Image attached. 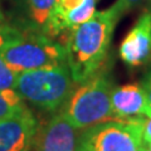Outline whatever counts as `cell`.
Instances as JSON below:
<instances>
[{
	"label": "cell",
	"mask_w": 151,
	"mask_h": 151,
	"mask_svg": "<svg viewBox=\"0 0 151 151\" xmlns=\"http://www.w3.org/2000/svg\"><path fill=\"white\" fill-rule=\"evenodd\" d=\"M113 88L107 72L94 73L73 89L60 112L78 130L117 120L111 103Z\"/></svg>",
	"instance_id": "3957f363"
},
{
	"label": "cell",
	"mask_w": 151,
	"mask_h": 151,
	"mask_svg": "<svg viewBox=\"0 0 151 151\" xmlns=\"http://www.w3.org/2000/svg\"><path fill=\"white\" fill-rule=\"evenodd\" d=\"M140 151H151V142H149V144H142Z\"/></svg>",
	"instance_id": "ac0fdd59"
},
{
	"label": "cell",
	"mask_w": 151,
	"mask_h": 151,
	"mask_svg": "<svg viewBox=\"0 0 151 151\" xmlns=\"http://www.w3.org/2000/svg\"><path fill=\"white\" fill-rule=\"evenodd\" d=\"M78 131L62 112H58L37 126L33 146L35 151H76Z\"/></svg>",
	"instance_id": "8992f818"
},
{
	"label": "cell",
	"mask_w": 151,
	"mask_h": 151,
	"mask_svg": "<svg viewBox=\"0 0 151 151\" xmlns=\"http://www.w3.org/2000/svg\"><path fill=\"white\" fill-rule=\"evenodd\" d=\"M0 58L14 73L67 63L65 48L44 33L0 28Z\"/></svg>",
	"instance_id": "7a4b0ae2"
},
{
	"label": "cell",
	"mask_w": 151,
	"mask_h": 151,
	"mask_svg": "<svg viewBox=\"0 0 151 151\" xmlns=\"http://www.w3.org/2000/svg\"><path fill=\"white\" fill-rule=\"evenodd\" d=\"M141 87H142L144 92H145V96H146V112H145V116L150 117L151 116V69L147 72V74L145 76Z\"/></svg>",
	"instance_id": "9a60e30c"
},
{
	"label": "cell",
	"mask_w": 151,
	"mask_h": 151,
	"mask_svg": "<svg viewBox=\"0 0 151 151\" xmlns=\"http://www.w3.org/2000/svg\"><path fill=\"white\" fill-rule=\"evenodd\" d=\"M38 122L28 110L0 120V151H29Z\"/></svg>",
	"instance_id": "52a82bcc"
},
{
	"label": "cell",
	"mask_w": 151,
	"mask_h": 151,
	"mask_svg": "<svg viewBox=\"0 0 151 151\" xmlns=\"http://www.w3.org/2000/svg\"><path fill=\"white\" fill-rule=\"evenodd\" d=\"M149 142H151V116L145 121L142 130V144Z\"/></svg>",
	"instance_id": "e0dca14e"
},
{
	"label": "cell",
	"mask_w": 151,
	"mask_h": 151,
	"mask_svg": "<svg viewBox=\"0 0 151 151\" xmlns=\"http://www.w3.org/2000/svg\"><path fill=\"white\" fill-rule=\"evenodd\" d=\"M96 1L97 0H84L78 8L65 14V23L68 30L83 24L84 22L92 18V15L96 13Z\"/></svg>",
	"instance_id": "7c38bea8"
},
{
	"label": "cell",
	"mask_w": 151,
	"mask_h": 151,
	"mask_svg": "<svg viewBox=\"0 0 151 151\" xmlns=\"http://www.w3.org/2000/svg\"><path fill=\"white\" fill-rule=\"evenodd\" d=\"M23 97L15 89H0V120L27 110Z\"/></svg>",
	"instance_id": "8fae6325"
},
{
	"label": "cell",
	"mask_w": 151,
	"mask_h": 151,
	"mask_svg": "<svg viewBox=\"0 0 151 151\" xmlns=\"http://www.w3.org/2000/svg\"><path fill=\"white\" fill-rule=\"evenodd\" d=\"M120 57L131 68L151 60V13L145 12L120 45Z\"/></svg>",
	"instance_id": "ba28073f"
},
{
	"label": "cell",
	"mask_w": 151,
	"mask_h": 151,
	"mask_svg": "<svg viewBox=\"0 0 151 151\" xmlns=\"http://www.w3.org/2000/svg\"><path fill=\"white\" fill-rule=\"evenodd\" d=\"M144 117L110 120L83 129L76 151H140Z\"/></svg>",
	"instance_id": "5b68a950"
},
{
	"label": "cell",
	"mask_w": 151,
	"mask_h": 151,
	"mask_svg": "<svg viewBox=\"0 0 151 151\" xmlns=\"http://www.w3.org/2000/svg\"><path fill=\"white\" fill-rule=\"evenodd\" d=\"M25 4L33 25L43 33L48 18L54 8L55 0H25Z\"/></svg>",
	"instance_id": "30bf717a"
},
{
	"label": "cell",
	"mask_w": 151,
	"mask_h": 151,
	"mask_svg": "<svg viewBox=\"0 0 151 151\" xmlns=\"http://www.w3.org/2000/svg\"><path fill=\"white\" fill-rule=\"evenodd\" d=\"M74 83L67 63H62L18 73L15 91L30 105L55 112L68 100Z\"/></svg>",
	"instance_id": "277c9868"
},
{
	"label": "cell",
	"mask_w": 151,
	"mask_h": 151,
	"mask_svg": "<svg viewBox=\"0 0 151 151\" xmlns=\"http://www.w3.org/2000/svg\"><path fill=\"white\" fill-rule=\"evenodd\" d=\"M139 1L140 0H117L112 5V9L121 17L122 14H125L127 10H130L132 6H135Z\"/></svg>",
	"instance_id": "2e32d148"
},
{
	"label": "cell",
	"mask_w": 151,
	"mask_h": 151,
	"mask_svg": "<svg viewBox=\"0 0 151 151\" xmlns=\"http://www.w3.org/2000/svg\"><path fill=\"white\" fill-rule=\"evenodd\" d=\"M84 0H55L54 8L55 10L63 13L64 15L70 10H74L76 8H78Z\"/></svg>",
	"instance_id": "5bb4252c"
},
{
	"label": "cell",
	"mask_w": 151,
	"mask_h": 151,
	"mask_svg": "<svg viewBox=\"0 0 151 151\" xmlns=\"http://www.w3.org/2000/svg\"><path fill=\"white\" fill-rule=\"evenodd\" d=\"M15 84L17 73H14L0 58V89H15Z\"/></svg>",
	"instance_id": "4fadbf2b"
},
{
	"label": "cell",
	"mask_w": 151,
	"mask_h": 151,
	"mask_svg": "<svg viewBox=\"0 0 151 151\" xmlns=\"http://www.w3.org/2000/svg\"><path fill=\"white\" fill-rule=\"evenodd\" d=\"M120 18L111 6L103 12H96L91 19L69 30L64 48L67 65L76 83L86 81L100 70Z\"/></svg>",
	"instance_id": "6da1fadb"
},
{
	"label": "cell",
	"mask_w": 151,
	"mask_h": 151,
	"mask_svg": "<svg viewBox=\"0 0 151 151\" xmlns=\"http://www.w3.org/2000/svg\"><path fill=\"white\" fill-rule=\"evenodd\" d=\"M111 103L116 119L126 120L145 116L146 96L142 87L139 84L115 87L111 94Z\"/></svg>",
	"instance_id": "9c48e42d"
}]
</instances>
